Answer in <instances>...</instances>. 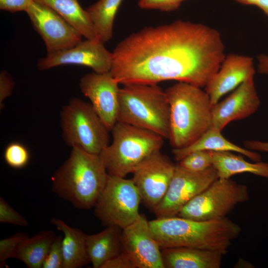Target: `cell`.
Masks as SVG:
<instances>
[{
    "instance_id": "13",
    "label": "cell",
    "mask_w": 268,
    "mask_h": 268,
    "mask_svg": "<svg viewBox=\"0 0 268 268\" xmlns=\"http://www.w3.org/2000/svg\"><path fill=\"white\" fill-rule=\"evenodd\" d=\"M113 54L108 51L104 44L97 40L81 41L71 48L47 54L37 62L39 70H47L56 67L75 65L90 67L99 73L110 72Z\"/></svg>"
},
{
    "instance_id": "37",
    "label": "cell",
    "mask_w": 268,
    "mask_h": 268,
    "mask_svg": "<svg viewBox=\"0 0 268 268\" xmlns=\"http://www.w3.org/2000/svg\"><path fill=\"white\" fill-rule=\"evenodd\" d=\"M256 6L264 11L268 18V0H259Z\"/></svg>"
},
{
    "instance_id": "8",
    "label": "cell",
    "mask_w": 268,
    "mask_h": 268,
    "mask_svg": "<svg viewBox=\"0 0 268 268\" xmlns=\"http://www.w3.org/2000/svg\"><path fill=\"white\" fill-rule=\"evenodd\" d=\"M141 201L132 179L109 175L93 207L94 213L104 225L116 226L123 229L139 216Z\"/></svg>"
},
{
    "instance_id": "10",
    "label": "cell",
    "mask_w": 268,
    "mask_h": 268,
    "mask_svg": "<svg viewBox=\"0 0 268 268\" xmlns=\"http://www.w3.org/2000/svg\"><path fill=\"white\" fill-rule=\"evenodd\" d=\"M218 178L213 166L203 171L192 172L176 165L168 190L154 211L156 217L177 216L187 203Z\"/></svg>"
},
{
    "instance_id": "11",
    "label": "cell",
    "mask_w": 268,
    "mask_h": 268,
    "mask_svg": "<svg viewBox=\"0 0 268 268\" xmlns=\"http://www.w3.org/2000/svg\"><path fill=\"white\" fill-rule=\"evenodd\" d=\"M176 165L160 150L156 151L134 170L132 178L147 206L154 211L164 197Z\"/></svg>"
},
{
    "instance_id": "17",
    "label": "cell",
    "mask_w": 268,
    "mask_h": 268,
    "mask_svg": "<svg viewBox=\"0 0 268 268\" xmlns=\"http://www.w3.org/2000/svg\"><path fill=\"white\" fill-rule=\"evenodd\" d=\"M255 74L252 57L235 54L226 56L219 69L205 86L211 106Z\"/></svg>"
},
{
    "instance_id": "5",
    "label": "cell",
    "mask_w": 268,
    "mask_h": 268,
    "mask_svg": "<svg viewBox=\"0 0 268 268\" xmlns=\"http://www.w3.org/2000/svg\"><path fill=\"white\" fill-rule=\"evenodd\" d=\"M170 105L157 84H129L120 88L117 122L152 132L168 139Z\"/></svg>"
},
{
    "instance_id": "1",
    "label": "cell",
    "mask_w": 268,
    "mask_h": 268,
    "mask_svg": "<svg viewBox=\"0 0 268 268\" xmlns=\"http://www.w3.org/2000/svg\"><path fill=\"white\" fill-rule=\"evenodd\" d=\"M220 33L206 25L178 20L146 27L120 42L110 72L120 84L166 80L205 87L226 55Z\"/></svg>"
},
{
    "instance_id": "21",
    "label": "cell",
    "mask_w": 268,
    "mask_h": 268,
    "mask_svg": "<svg viewBox=\"0 0 268 268\" xmlns=\"http://www.w3.org/2000/svg\"><path fill=\"white\" fill-rule=\"evenodd\" d=\"M51 223L64 234L62 246L63 268H79L90 263L86 250L87 235L81 230L71 227L62 220L52 218Z\"/></svg>"
},
{
    "instance_id": "16",
    "label": "cell",
    "mask_w": 268,
    "mask_h": 268,
    "mask_svg": "<svg viewBox=\"0 0 268 268\" xmlns=\"http://www.w3.org/2000/svg\"><path fill=\"white\" fill-rule=\"evenodd\" d=\"M260 103L254 76L249 77L225 99L211 107V128L222 131L229 123L254 114Z\"/></svg>"
},
{
    "instance_id": "22",
    "label": "cell",
    "mask_w": 268,
    "mask_h": 268,
    "mask_svg": "<svg viewBox=\"0 0 268 268\" xmlns=\"http://www.w3.org/2000/svg\"><path fill=\"white\" fill-rule=\"evenodd\" d=\"M211 154L218 178L230 179L236 174L248 173L268 179V162H248L231 151H211Z\"/></svg>"
},
{
    "instance_id": "30",
    "label": "cell",
    "mask_w": 268,
    "mask_h": 268,
    "mask_svg": "<svg viewBox=\"0 0 268 268\" xmlns=\"http://www.w3.org/2000/svg\"><path fill=\"white\" fill-rule=\"evenodd\" d=\"M62 237L57 236L43 263L42 268H63L64 257Z\"/></svg>"
},
{
    "instance_id": "20",
    "label": "cell",
    "mask_w": 268,
    "mask_h": 268,
    "mask_svg": "<svg viewBox=\"0 0 268 268\" xmlns=\"http://www.w3.org/2000/svg\"><path fill=\"white\" fill-rule=\"evenodd\" d=\"M221 131L210 128L192 144L182 148H173L175 159L179 161L190 153L199 150L211 151H231L243 155L254 162L262 161V156L257 152L236 145L221 134Z\"/></svg>"
},
{
    "instance_id": "24",
    "label": "cell",
    "mask_w": 268,
    "mask_h": 268,
    "mask_svg": "<svg viewBox=\"0 0 268 268\" xmlns=\"http://www.w3.org/2000/svg\"><path fill=\"white\" fill-rule=\"evenodd\" d=\"M57 236L51 230H42L28 237L17 246L14 258L21 261L27 268H42L43 263Z\"/></svg>"
},
{
    "instance_id": "33",
    "label": "cell",
    "mask_w": 268,
    "mask_h": 268,
    "mask_svg": "<svg viewBox=\"0 0 268 268\" xmlns=\"http://www.w3.org/2000/svg\"><path fill=\"white\" fill-rule=\"evenodd\" d=\"M14 86V82L10 74L5 70L0 73V107L3 108L4 100L12 93Z\"/></svg>"
},
{
    "instance_id": "7",
    "label": "cell",
    "mask_w": 268,
    "mask_h": 268,
    "mask_svg": "<svg viewBox=\"0 0 268 268\" xmlns=\"http://www.w3.org/2000/svg\"><path fill=\"white\" fill-rule=\"evenodd\" d=\"M63 138L68 146L99 155L110 142V131L90 103L72 98L60 113Z\"/></svg>"
},
{
    "instance_id": "23",
    "label": "cell",
    "mask_w": 268,
    "mask_h": 268,
    "mask_svg": "<svg viewBox=\"0 0 268 268\" xmlns=\"http://www.w3.org/2000/svg\"><path fill=\"white\" fill-rule=\"evenodd\" d=\"M50 7L85 39L99 41L90 16L77 0H34Z\"/></svg>"
},
{
    "instance_id": "19",
    "label": "cell",
    "mask_w": 268,
    "mask_h": 268,
    "mask_svg": "<svg viewBox=\"0 0 268 268\" xmlns=\"http://www.w3.org/2000/svg\"><path fill=\"white\" fill-rule=\"evenodd\" d=\"M122 229L108 226L102 231L86 236V250L94 268H101L107 261L122 251Z\"/></svg>"
},
{
    "instance_id": "35",
    "label": "cell",
    "mask_w": 268,
    "mask_h": 268,
    "mask_svg": "<svg viewBox=\"0 0 268 268\" xmlns=\"http://www.w3.org/2000/svg\"><path fill=\"white\" fill-rule=\"evenodd\" d=\"M244 145L247 149L250 150L268 152V141L247 140L244 142Z\"/></svg>"
},
{
    "instance_id": "27",
    "label": "cell",
    "mask_w": 268,
    "mask_h": 268,
    "mask_svg": "<svg viewBox=\"0 0 268 268\" xmlns=\"http://www.w3.org/2000/svg\"><path fill=\"white\" fill-rule=\"evenodd\" d=\"M5 162L11 167L20 169L29 162V152L27 148L19 142H12L6 147L4 152Z\"/></svg>"
},
{
    "instance_id": "38",
    "label": "cell",
    "mask_w": 268,
    "mask_h": 268,
    "mask_svg": "<svg viewBox=\"0 0 268 268\" xmlns=\"http://www.w3.org/2000/svg\"><path fill=\"white\" fill-rule=\"evenodd\" d=\"M235 1L245 5H256L259 0H235Z\"/></svg>"
},
{
    "instance_id": "28",
    "label": "cell",
    "mask_w": 268,
    "mask_h": 268,
    "mask_svg": "<svg viewBox=\"0 0 268 268\" xmlns=\"http://www.w3.org/2000/svg\"><path fill=\"white\" fill-rule=\"evenodd\" d=\"M29 237L27 233L17 232L0 241V267L5 265L6 261L14 258L15 252L18 245Z\"/></svg>"
},
{
    "instance_id": "2",
    "label": "cell",
    "mask_w": 268,
    "mask_h": 268,
    "mask_svg": "<svg viewBox=\"0 0 268 268\" xmlns=\"http://www.w3.org/2000/svg\"><path fill=\"white\" fill-rule=\"evenodd\" d=\"M149 223L161 249L192 247L224 255L241 232V227L227 217L200 221L174 216L157 218Z\"/></svg>"
},
{
    "instance_id": "9",
    "label": "cell",
    "mask_w": 268,
    "mask_h": 268,
    "mask_svg": "<svg viewBox=\"0 0 268 268\" xmlns=\"http://www.w3.org/2000/svg\"><path fill=\"white\" fill-rule=\"evenodd\" d=\"M249 199L246 185L230 178H218L187 203L177 216L200 221L223 218Z\"/></svg>"
},
{
    "instance_id": "32",
    "label": "cell",
    "mask_w": 268,
    "mask_h": 268,
    "mask_svg": "<svg viewBox=\"0 0 268 268\" xmlns=\"http://www.w3.org/2000/svg\"><path fill=\"white\" fill-rule=\"evenodd\" d=\"M101 268H137L134 262L124 251L106 262Z\"/></svg>"
},
{
    "instance_id": "36",
    "label": "cell",
    "mask_w": 268,
    "mask_h": 268,
    "mask_svg": "<svg viewBox=\"0 0 268 268\" xmlns=\"http://www.w3.org/2000/svg\"><path fill=\"white\" fill-rule=\"evenodd\" d=\"M258 70L261 74H268V56L261 54L258 56Z\"/></svg>"
},
{
    "instance_id": "31",
    "label": "cell",
    "mask_w": 268,
    "mask_h": 268,
    "mask_svg": "<svg viewBox=\"0 0 268 268\" xmlns=\"http://www.w3.org/2000/svg\"><path fill=\"white\" fill-rule=\"evenodd\" d=\"M182 0H139L138 6L142 9L171 11L179 8Z\"/></svg>"
},
{
    "instance_id": "12",
    "label": "cell",
    "mask_w": 268,
    "mask_h": 268,
    "mask_svg": "<svg viewBox=\"0 0 268 268\" xmlns=\"http://www.w3.org/2000/svg\"><path fill=\"white\" fill-rule=\"evenodd\" d=\"M26 12L48 54L71 48L82 41L81 34L47 5L34 0Z\"/></svg>"
},
{
    "instance_id": "39",
    "label": "cell",
    "mask_w": 268,
    "mask_h": 268,
    "mask_svg": "<svg viewBox=\"0 0 268 268\" xmlns=\"http://www.w3.org/2000/svg\"><path fill=\"white\" fill-rule=\"evenodd\" d=\"M183 0V1L185 0Z\"/></svg>"
},
{
    "instance_id": "14",
    "label": "cell",
    "mask_w": 268,
    "mask_h": 268,
    "mask_svg": "<svg viewBox=\"0 0 268 268\" xmlns=\"http://www.w3.org/2000/svg\"><path fill=\"white\" fill-rule=\"evenodd\" d=\"M120 84L110 72L83 75L79 87L111 132L117 122Z\"/></svg>"
},
{
    "instance_id": "25",
    "label": "cell",
    "mask_w": 268,
    "mask_h": 268,
    "mask_svg": "<svg viewBox=\"0 0 268 268\" xmlns=\"http://www.w3.org/2000/svg\"><path fill=\"white\" fill-rule=\"evenodd\" d=\"M123 0H98L86 9L99 41L104 44L112 37L115 16Z\"/></svg>"
},
{
    "instance_id": "29",
    "label": "cell",
    "mask_w": 268,
    "mask_h": 268,
    "mask_svg": "<svg viewBox=\"0 0 268 268\" xmlns=\"http://www.w3.org/2000/svg\"><path fill=\"white\" fill-rule=\"evenodd\" d=\"M0 222L25 227L28 225L27 219L15 210L4 199L0 198Z\"/></svg>"
},
{
    "instance_id": "4",
    "label": "cell",
    "mask_w": 268,
    "mask_h": 268,
    "mask_svg": "<svg viewBox=\"0 0 268 268\" xmlns=\"http://www.w3.org/2000/svg\"><path fill=\"white\" fill-rule=\"evenodd\" d=\"M170 109L168 139L173 148L195 142L211 126V104L201 87L178 82L165 90Z\"/></svg>"
},
{
    "instance_id": "34",
    "label": "cell",
    "mask_w": 268,
    "mask_h": 268,
    "mask_svg": "<svg viewBox=\"0 0 268 268\" xmlns=\"http://www.w3.org/2000/svg\"><path fill=\"white\" fill-rule=\"evenodd\" d=\"M34 0H0V9L11 12L26 11Z\"/></svg>"
},
{
    "instance_id": "6",
    "label": "cell",
    "mask_w": 268,
    "mask_h": 268,
    "mask_svg": "<svg viewBox=\"0 0 268 268\" xmlns=\"http://www.w3.org/2000/svg\"><path fill=\"white\" fill-rule=\"evenodd\" d=\"M112 141L99 156L110 176L125 177L153 153L160 150L164 138L150 131L117 122Z\"/></svg>"
},
{
    "instance_id": "3",
    "label": "cell",
    "mask_w": 268,
    "mask_h": 268,
    "mask_svg": "<svg viewBox=\"0 0 268 268\" xmlns=\"http://www.w3.org/2000/svg\"><path fill=\"white\" fill-rule=\"evenodd\" d=\"M108 177L99 155L73 147L52 176V189L75 208L89 209L94 207Z\"/></svg>"
},
{
    "instance_id": "26",
    "label": "cell",
    "mask_w": 268,
    "mask_h": 268,
    "mask_svg": "<svg viewBox=\"0 0 268 268\" xmlns=\"http://www.w3.org/2000/svg\"><path fill=\"white\" fill-rule=\"evenodd\" d=\"M179 162L181 167L192 172L203 171L212 166L211 151L207 150L192 152Z\"/></svg>"
},
{
    "instance_id": "15",
    "label": "cell",
    "mask_w": 268,
    "mask_h": 268,
    "mask_svg": "<svg viewBox=\"0 0 268 268\" xmlns=\"http://www.w3.org/2000/svg\"><path fill=\"white\" fill-rule=\"evenodd\" d=\"M121 239L123 250L137 268H165L161 249L143 215L122 230Z\"/></svg>"
},
{
    "instance_id": "18",
    "label": "cell",
    "mask_w": 268,
    "mask_h": 268,
    "mask_svg": "<svg viewBox=\"0 0 268 268\" xmlns=\"http://www.w3.org/2000/svg\"><path fill=\"white\" fill-rule=\"evenodd\" d=\"M165 268H219L221 253L192 247L161 249Z\"/></svg>"
}]
</instances>
